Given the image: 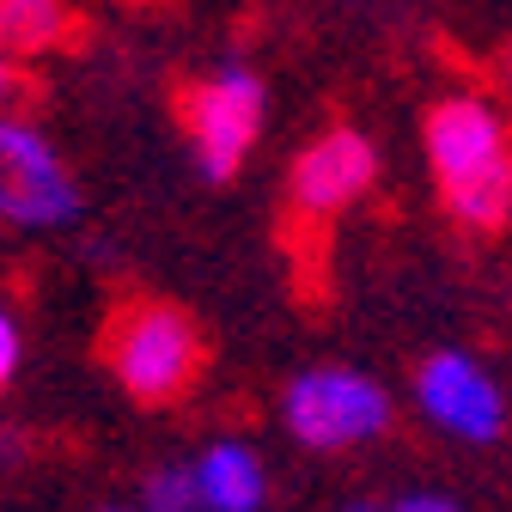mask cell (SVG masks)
I'll return each mask as SVG.
<instances>
[{"mask_svg": "<svg viewBox=\"0 0 512 512\" xmlns=\"http://www.w3.org/2000/svg\"><path fill=\"white\" fill-rule=\"evenodd\" d=\"M421 159L439 208L464 232H500L512 220V116L488 92H445L421 116Z\"/></svg>", "mask_w": 512, "mask_h": 512, "instance_id": "1", "label": "cell"}, {"mask_svg": "<svg viewBox=\"0 0 512 512\" xmlns=\"http://www.w3.org/2000/svg\"><path fill=\"white\" fill-rule=\"evenodd\" d=\"M275 415H281V427L299 452L342 458V452H360V445H378L391 433L397 397H391V384L372 378L366 366L324 360V366H305V372L287 378Z\"/></svg>", "mask_w": 512, "mask_h": 512, "instance_id": "2", "label": "cell"}, {"mask_svg": "<svg viewBox=\"0 0 512 512\" xmlns=\"http://www.w3.org/2000/svg\"><path fill=\"white\" fill-rule=\"evenodd\" d=\"M104 360H110V378L122 384L128 403L171 409L202 378V330L171 299H135L110 317Z\"/></svg>", "mask_w": 512, "mask_h": 512, "instance_id": "3", "label": "cell"}, {"mask_svg": "<svg viewBox=\"0 0 512 512\" xmlns=\"http://www.w3.org/2000/svg\"><path fill=\"white\" fill-rule=\"evenodd\" d=\"M177 116H183V141H189V159L208 183H232L256 141H263V122H269V86L256 68L244 61H226V68L189 80L183 98H177Z\"/></svg>", "mask_w": 512, "mask_h": 512, "instance_id": "4", "label": "cell"}, {"mask_svg": "<svg viewBox=\"0 0 512 512\" xmlns=\"http://www.w3.org/2000/svg\"><path fill=\"white\" fill-rule=\"evenodd\" d=\"M409 403L415 415L452 445H500L512 427V397L506 384L494 378V366L470 348H433L415 360L409 378Z\"/></svg>", "mask_w": 512, "mask_h": 512, "instance_id": "5", "label": "cell"}, {"mask_svg": "<svg viewBox=\"0 0 512 512\" xmlns=\"http://www.w3.org/2000/svg\"><path fill=\"white\" fill-rule=\"evenodd\" d=\"M80 183L43 128L0 116V220L19 232H61L80 220Z\"/></svg>", "mask_w": 512, "mask_h": 512, "instance_id": "6", "label": "cell"}, {"mask_svg": "<svg viewBox=\"0 0 512 512\" xmlns=\"http://www.w3.org/2000/svg\"><path fill=\"white\" fill-rule=\"evenodd\" d=\"M372 189H378V147H372V135H360L348 122L305 141L293 159V177H287V196L305 220H342Z\"/></svg>", "mask_w": 512, "mask_h": 512, "instance_id": "7", "label": "cell"}, {"mask_svg": "<svg viewBox=\"0 0 512 512\" xmlns=\"http://www.w3.org/2000/svg\"><path fill=\"white\" fill-rule=\"evenodd\" d=\"M196 494L208 512H256L269 506V458L250 439H208L196 458Z\"/></svg>", "mask_w": 512, "mask_h": 512, "instance_id": "8", "label": "cell"}, {"mask_svg": "<svg viewBox=\"0 0 512 512\" xmlns=\"http://www.w3.org/2000/svg\"><path fill=\"white\" fill-rule=\"evenodd\" d=\"M80 31V13L68 0H0V49L19 61H43L68 49Z\"/></svg>", "mask_w": 512, "mask_h": 512, "instance_id": "9", "label": "cell"}, {"mask_svg": "<svg viewBox=\"0 0 512 512\" xmlns=\"http://www.w3.org/2000/svg\"><path fill=\"white\" fill-rule=\"evenodd\" d=\"M141 506H153V512H189V506H202V494H196V464H189V458L153 464V470L141 476Z\"/></svg>", "mask_w": 512, "mask_h": 512, "instance_id": "10", "label": "cell"}, {"mask_svg": "<svg viewBox=\"0 0 512 512\" xmlns=\"http://www.w3.org/2000/svg\"><path fill=\"white\" fill-rule=\"evenodd\" d=\"M19 360H25V336H19V317L0 305V391L19 378Z\"/></svg>", "mask_w": 512, "mask_h": 512, "instance_id": "11", "label": "cell"}, {"mask_svg": "<svg viewBox=\"0 0 512 512\" xmlns=\"http://www.w3.org/2000/svg\"><path fill=\"white\" fill-rule=\"evenodd\" d=\"M384 506H391V512H458L464 500L445 494V488H403V494H391Z\"/></svg>", "mask_w": 512, "mask_h": 512, "instance_id": "12", "label": "cell"}, {"mask_svg": "<svg viewBox=\"0 0 512 512\" xmlns=\"http://www.w3.org/2000/svg\"><path fill=\"white\" fill-rule=\"evenodd\" d=\"M19 92H25V74H19V55H7V49H0V116H7V110L19 104Z\"/></svg>", "mask_w": 512, "mask_h": 512, "instance_id": "13", "label": "cell"}, {"mask_svg": "<svg viewBox=\"0 0 512 512\" xmlns=\"http://www.w3.org/2000/svg\"><path fill=\"white\" fill-rule=\"evenodd\" d=\"M500 86H506V92H512V43H506V49H500Z\"/></svg>", "mask_w": 512, "mask_h": 512, "instance_id": "14", "label": "cell"}]
</instances>
